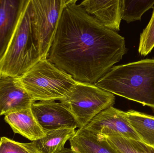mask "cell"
I'll use <instances>...</instances> for the list:
<instances>
[{"instance_id": "cell-5", "label": "cell", "mask_w": 154, "mask_h": 153, "mask_svg": "<svg viewBox=\"0 0 154 153\" xmlns=\"http://www.w3.org/2000/svg\"><path fill=\"white\" fill-rule=\"evenodd\" d=\"M115 95L94 84L77 81L68 97L60 101L75 117L79 129L85 128L100 112L112 107Z\"/></svg>"}, {"instance_id": "cell-18", "label": "cell", "mask_w": 154, "mask_h": 153, "mask_svg": "<svg viewBox=\"0 0 154 153\" xmlns=\"http://www.w3.org/2000/svg\"><path fill=\"white\" fill-rule=\"evenodd\" d=\"M0 153H42L34 142L28 143H19L6 137L0 139Z\"/></svg>"}, {"instance_id": "cell-11", "label": "cell", "mask_w": 154, "mask_h": 153, "mask_svg": "<svg viewBox=\"0 0 154 153\" xmlns=\"http://www.w3.org/2000/svg\"><path fill=\"white\" fill-rule=\"evenodd\" d=\"M26 0H0V57L17 27Z\"/></svg>"}, {"instance_id": "cell-10", "label": "cell", "mask_w": 154, "mask_h": 153, "mask_svg": "<svg viewBox=\"0 0 154 153\" xmlns=\"http://www.w3.org/2000/svg\"><path fill=\"white\" fill-rule=\"evenodd\" d=\"M80 5L103 26L117 31L122 19V0H85Z\"/></svg>"}, {"instance_id": "cell-2", "label": "cell", "mask_w": 154, "mask_h": 153, "mask_svg": "<svg viewBox=\"0 0 154 153\" xmlns=\"http://www.w3.org/2000/svg\"><path fill=\"white\" fill-rule=\"evenodd\" d=\"M94 84L154 110V59L113 66Z\"/></svg>"}, {"instance_id": "cell-3", "label": "cell", "mask_w": 154, "mask_h": 153, "mask_svg": "<svg viewBox=\"0 0 154 153\" xmlns=\"http://www.w3.org/2000/svg\"><path fill=\"white\" fill-rule=\"evenodd\" d=\"M31 10V0H26L13 35L0 57V76L19 77L41 60L32 31Z\"/></svg>"}, {"instance_id": "cell-17", "label": "cell", "mask_w": 154, "mask_h": 153, "mask_svg": "<svg viewBox=\"0 0 154 153\" xmlns=\"http://www.w3.org/2000/svg\"><path fill=\"white\" fill-rule=\"evenodd\" d=\"M122 19L128 23L140 20L143 14L153 8L154 0H122Z\"/></svg>"}, {"instance_id": "cell-13", "label": "cell", "mask_w": 154, "mask_h": 153, "mask_svg": "<svg viewBox=\"0 0 154 153\" xmlns=\"http://www.w3.org/2000/svg\"><path fill=\"white\" fill-rule=\"evenodd\" d=\"M74 153H119L103 137L79 129L69 140Z\"/></svg>"}, {"instance_id": "cell-9", "label": "cell", "mask_w": 154, "mask_h": 153, "mask_svg": "<svg viewBox=\"0 0 154 153\" xmlns=\"http://www.w3.org/2000/svg\"><path fill=\"white\" fill-rule=\"evenodd\" d=\"M35 102L20 85L17 77L0 76V116L31 107Z\"/></svg>"}, {"instance_id": "cell-1", "label": "cell", "mask_w": 154, "mask_h": 153, "mask_svg": "<svg viewBox=\"0 0 154 153\" xmlns=\"http://www.w3.org/2000/svg\"><path fill=\"white\" fill-rule=\"evenodd\" d=\"M68 0L48 59L75 81L95 84L127 52L124 37Z\"/></svg>"}, {"instance_id": "cell-20", "label": "cell", "mask_w": 154, "mask_h": 153, "mask_svg": "<svg viewBox=\"0 0 154 153\" xmlns=\"http://www.w3.org/2000/svg\"><path fill=\"white\" fill-rule=\"evenodd\" d=\"M58 153H74L70 148H65L62 151Z\"/></svg>"}, {"instance_id": "cell-16", "label": "cell", "mask_w": 154, "mask_h": 153, "mask_svg": "<svg viewBox=\"0 0 154 153\" xmlns=\"http://www.w3.org/2000/svg\"><path fill=\"white\" fill-rule=\"evenodd\" d=\"M103 137L119 153H154V147L143 141L117 135Z\"/></svg>"}, {"instance_id": "cell-19", "label": "cell", "mask_w": 154, "mask_h": 153, "mask_svg": "<svg viewBox=\"0 0 154 153\" xmlns=\"http://www.w3.org/2000/svg\"><path fill=\"white\" fill-rule=\"evenodd\" d=\"M154 48V8L151 19L140 35L138 52L141 56H146Z\"/></svg>"}, {"instance_id": "cell-7", "label": "cell", "mask_w": 154, "mask_h": 153, "mask_svg": "<svg viewBox=\"0 0 154 153\" xmlns=\"http://www.w3.org/2000/svg\"><path fill=\"white\" fill-rule=\"evenodd\" d=\"M97 135H117L141 141L127 118L125 112L110 107L94 118L84 128Z\"/></svg>"}, {"instance_id": "cell-8", "label": "cell", "mask_w": 154, "mask_h": 153, "mask_svg": "<svg viewBox=\"0 0 154 153\" xmlns=\"http://www.w3.org/2000/svg\"><path fill=\"white\" fill-rule=\"evenodd\" d=\"M31 108L36 120L45 132L78 128L75 117L62 102L39 101L33 103Z\"/></svg>"}, {"instance_id": "cell-12", "label": "cell", "mask_w": 154, "mask_h": 153, "mask_svg": "<svg viewBox=\"0 0 154 153\" xmlns=\"http://www.w3.org/2000/svg\"><path fill=\"white\" fill-rule=\"evenodd\" d=\"M4 119L14 134H19L32 142L45 135V132L36 120L31 107L8 113L5 115Z\"/></svg>"}, {"instance_id": "cell-4", "label": "cell", "mask_w": 154, "mask_h": 153, "mask_svg": "<svg viewBox=\"0 0 154 153\" xmlns=\"http://www.w3.org/2000/svg\"><path fill=\"white\" fill-rule=\"evenodd\" d=\"M17 79L36 102L64 100L77 82L48 58L42 59Z\"/></svg>"}, {"instance_id": "cell-15", "label": "cell", "mask_w": 154, "mask_h": 153, "mask_svg": "<svg viewBox=\"0 0 154 153\" xmlns=\"http://www.w3.org/2000/svg\"><path fill=\"white\" fill-rule=\"evenodd\" d=\"M125 115L142 141L154 148V116L133 110Z\"/></svg>"}, {"instance_id": "cell-14", "label": "cell", "mask_w": 154, "mask_h": 153, "mask_svg": "<svg viewBox=\"0 0 154 153\" xmlns=\"http://www.w3.org/2000/svg\"><path fill=\"white\" fill-rule=\"evenodd\" d=\"M75 133L73 128L46 131L42 138L33 142L42 153H58L65 148L67 141L70 140Z\"/></svg>"}, {"instance_id": "cell-6", "label": "cell", "mask_w": 154, "mask_h": 153, "mask_svg": "<svg viewBox=\"0 0 154 153\" xmlns=\"http://www.w3.org/2000/svg\"><path fill=\"white\" fill-rule=\"evenodd\" d=\"M68 0H31V23L41 59H47Z\"/></svg>"}]
</instances>
